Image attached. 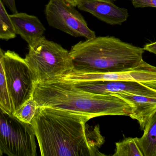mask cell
<instances>
[{
	"mask_svg": "<svg viewBox=\"0 0 156 156\" xmlns=\"http://www.w3.org/2000/svg\"><path fill=\"white\" fill-rule=\"evenodd\" d=\"M90 116L60 109L39 107L31 125L42 156H105L98 125L90 127Z\"/></svg>",
	"mask_w": 156,
	"mask_h": 156,
	"instance_id": "cell-1",
	"label": "cell"
},
{
	"mask_svg": "<svg viewBox=\"0 0 156 156\" xmlns=\"http://www.w3.org/2000/svg\"><path fill=\"white\" fill-rule=\"evenodd\" d=\"M32 98L38 107L69 111L91 119L106 115L129 116L133 113L130 104L118 96L88 92L64 80L34 83Z\"/></svg>",
	"mask_w": 156,
	"mask_h": 156,
	"instance_id": "cell-2",
	"label": "cell"
},
{
	"mask_svg": "<svg viewBox=\"0 0 156 156\" xmlns=\"http://www.w3.org/2000/svg\"><path fill=\"white\" fill-rule=\"evenodd\" d=\"M144 51V48L111 36L80 41L69 51L73 67L71 74L131 71L140 65Z\"/></svg>",
	"mask_w": 156,
	"mask_h": 156,
	"instance_id": "cell-3",
	"label": "cell"
},
{
	"mask_svg": "<svg viewBox=\"0 0 156 156\" xmlns=\"http://www.w3.org/2000/svg\"><path fill=\"white\" fill-rule=\"evenodd\" d=\"M25 61L34 83H51L71 74L73 64L69 51L61 45L43 36L29 45Z\"/></svg>",
	"mask_w": 156,
	"mask_h": 156,
	"instance_id": "cell-4",
	"label": "cell"
},
{
	"mask_svg": "<svg viewBox=\"0 0 156 156\" xmlns=\"http://www.w3.org/2000/svg\"><path fill=\"white\" fill-rule=\"evenodd\" d=\"M35 135L31 124L0 108V150L9 156H37Z\"/></svg>",
	"mask_w": 156,
	"mask_h": 156,
	"instance_id": "cell-5",
	"label": "cell"
},
{
	"mask_svg": "<svg viewBox=\"0 0 156 156\" xmlns=\"http://www.w3.org/2000/svg\"><path fill=\"white\" fill-rule=\"evenodd\" d=\"M3 63L13 113L32 97L34 81L24 59L14 51L5 52Z\"/></svg>",
	"mask_w": 156,
	"mask_h": 156,
	"instance_id": "cell-6",
	"label": "cell"
},
{
	"mask_svg": "<svg viewBox=\"0 0 156 156\" xmlns=\"http://www.w3.org/2000/svg\"><path fill=\"white\" fill-rule=\"evenodd\" d=\"M45 15L50 27L66 34L86 39L96 37L76 6L65 0H49L45 8Z\"/></svg>",
	"mask_w": 156,
	"mask_h": 156,
	"instance_id": "cell-7",
	"label": "cell"
},
{
	"mask_svg": "<svg viewBox=\"0 0 156 156\" xmlns=\"http://www.w3.org/2000/svg\"><path fill=\"white\" fill-rule=\"evenodd\" d=\"M69 82L79 89L95 94L125 93L156 98V90L136 82L105 81Z\"/></svg>",
	"mask_w": 156,
	"mask_h": 156,
	"instance_id": "cell-8",
	"label": "cell"
},
{
	"mask_svg": "<svg viewBox=\"0 0 156 156\" xmlns=\"http://www.w3.org/2000/svg\"><path fill=\"white\" fill-rule=\"evenodd\" d=\"M112 0H80L78 8L90 13L99 20L111 25H121L127 20V9L115 5Z\"/></svg>",
	"mask_w": 156,
	"mask_h": 156,
	"instance_id": "cell-9",
	"label": "cell"
},
{
	"mask_svg": "<svg viewBox=\"0 0 156 156\" xmlns=\"http://www.w3.org/2000/svg\"><path fill=\"white\" fill-rule=\"evenodd\" d=\"M16 34L31 45L44 36L46 30L38 17L25 13L9 15Z\"/></svg>",
	"mask_w": 156,
	"mask_h": 156,
	"instance_id": "cell-10",
	"label": "cell"
},
{
	"mask_svg": "<svg viewBox=\"0 0 156 156\" xmlns=\"http://www.w3.org/2000/svg\"><path fill=\"white\" fill-rule=\"evenodd\" d=\"M128 103L133 113L129 116L138 122L141 130L144 131L150 118L156 112V98L134 94L114 93Z\"/></svg>",
	"mask_w": 156,
	"mask_h": 156,
	"instance_id": "cell-11",
	"label": "cell"
},
{
	"mask_svg": "<svg viewBox=\"0 0 156 156\" xmlns=\"http://www.w3.org/2000/svg\"><path fill=\"white\" fill-rule=\"evenodd\" d=\"M144 133L138 138L144 156H156V112L147 124Z\"/></svg>",
	"mask_w": 156,
	"mask_h": 156,
	"instance_id": "cell-12",
	"label": "cell"
},
{
	"mask_svg": "<svg viewBox=\"0 0 156 156\" xmlns=\"http://www.w3.org/2000/svg\"><path fill=\"white\" fill-rule=\"evenodd\" d=\"M4 54L0 47V108L6 113L12 114V106L7 89L4 67Z\"/></svg>",
	"mask_w": 156,
	"mask_h": 156,
	"instance_id": "cell-13",
	"label": "cell"
},
{
	"mask_svg": "<svg viewBox=\"0 0 156 156\" xmlns=\"http://www.w3.org/2000/svg\"><path fill=\"white\" fill-rule=\"evenodd\" d=\"M138 138H127L115 143L113 156H144L139 146Z\"/></svg>",
	"mask_w": 156,
	"mask_h": 156,
	"instance_id": "cell-14",
	"label": "cell"
},
{
	"mask_svg": "<svg viewBox=\"0 0 156 156\" xmlns=\"http://www.w3.org/2000/svg\"><path fill=\"white\" fill-rule=\"evenodd\" d=\"M38 108L32 97L19 109L15 111L12 114L19 121L31 125Z\"/></svg>",
	"mask_w": 156,
	"mask_h": 156,
	"instance_id": "cell-15",
	"label": "cell"
},
{
	"mask_svg": "<svg viewBox=\"0 0 156 156\" xmlns=\"http://www.w3.org/2000/svg\"><path fill=\"white\" fill-rule=\"evenodd\" d=\"M16 36V34L10 29L0 17V39L8 40L14 38Z\"/></svg>",
	"mask_w": 156,
	"mask_h": 156,
	"instance_id": "cell-16",
	"label": "cell"
},
{
	"mask_svg": "<svg viewBox=\"0 0 156 156\" xmlns=\"http://www.w3.org/2000/svg\"><path fill=\"white\" fill-rule=\"evenodd\" d=\"M0 17L2 21L9 27L10 29L12 31L14 32V29L10 19V16L6 12L2 0H0Z\"/></svg>",
	"mask_w": 156,
	"mask_h": 156,
	"instance_id": "cell-17",
	"label": "cell"
},
{
	"mask_svg": "<svg viewBox=\"0 0 156 156\" xmlns=\"http://www.w3.org/2000/svg\"><path fill=\"white\" fill-rule=\"evenodd\" d=\"M132 3L135 8L148 7L156 8V0H132Z\"/></svg>",
	"mask_w": 156,
	"mask_h": 156,
	"instance_id": "cell-18",
	"label": "cell"
},
{
	"mask_svg": "<svg viewBox=\"0 0 156 156\" xmlns=\"http://www.w3.org/2000/svg\"><path fill=\"white\" fill-rule=\"evenodd\" d=\"M3 1L12 13H17L16 5L15 0H3Z\"/></svg>",
	"mask_w": 156,
	"mask_h": 156,
	"instance_id": "cell-19",
	"label": "cell"
},
{
	"mask_svg": "<svg viewBox=\"0 0 156 156\" xmlns=\"http://www.w3.org/2000/svg\"><path fill=\"white\" fill-rule=\"evenodd\" d=\"M144 49L146 51H148L156 55V42L146 45L144 46Z\"/></svg>",
	"mask_w": 156,
	"mask_h": 156,
	"instance_id": "cell-20",
	"label": "cell"
},
{
	"mask_svg": "<svg viewBox=\"0 0 156 156\" xmlns=\"http://www.w3.org/2000/svg\"><path fill=\"white\" fill-rule=\"evenodd\" d=\"M66 2L75 6H77L80 0H65Z\"/></svg>",
	"mask_w": 156,
	"mask_h": 156,
	"instance_id": "cell-21",
	"label": "cell"
},
{
	"mask_svg": "<svg viewBox=\"0 0 156 156\" xmlns=\"http://www.w3.org/2000/svg\"><path fill=\"white\" fill-rule=\"evenodd\" d=\"M3 154L2 153V152H1V150H0V156H2Z\"/></svg>",
	"mask_w": 156,
	"mask_h": 156,
	"instance_id": "cell-22",
	"label": "cell"
},
{
	"mask_svg": "<svg viewBox=\"0 0 156 156\" xmlns=\"http://www.w3.org/2000/svg\"><path fill=\"white\" fill-rule=\"evenodd\" d=\"M112 1H116V0H112Z\"/></svg>",
	"mask_w": 156,
	"mask_h": 156,
	"instance_id": "cell-23",
	"label": "cell"
}]
</instances>
